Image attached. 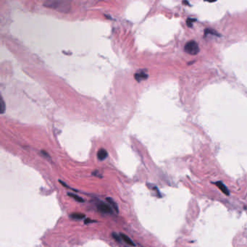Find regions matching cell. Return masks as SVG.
<instances>
[{
  "instance_id": "6",
  "label": "cell",
  "mask_w": 247,
  "mask_h": 247,
  "mask_svg": "<svg viewBox=\"0 0 247 247\" xmlns=\"http://www.w3.org/2000/svg\"><path fill=\"white\" fill-rule=\"evenodd\" d=\"M215 183V185L217 186L220 189L221 191H222V193H224L227 196H228L229 194H230V191L228 190L227 188H226L225 186L222 182H220L219 181V182H216V183Z\"/></svg>"
},
{
  "instance_id": "5",
  "label": "cell",
  "mask_w": 247,
  "mask_h": 247,
  "mask_svg": "<svg viewBox=\"0 0 247 247\" xmlns=\"http://www.w3.org/2000/svg\"><path fill=\"white\" fill-rule=\"evenodd\" d=\"M108 156V153H107V150L105 149H100L97 152V158L99 160L102 161V160H105Z\"/></svg>"
},
{
  "instance_id": "8",
  "label": "cell",
  "mask_w": 247,
  "mask_h": 247,
  "mask_svg": "<svg viewBox=\"0 0 247 247\" xmlns=\"http://www.w3.org/2000/svg\"><path fill=\"white\" fill-rule=\"evenodd\" d=\"M107 201L110 203V206H111V207L114 208L115 210H116V212H118V204H117V203L114 201L113 199H112V198H107Z\"/></svg>"
},
{
  "instance_id": "3",
  "label": "cell",
  "mask_w": 247,
  "mask_h": 247,
  "mask_svg": "<svg viewBox=\"0 0 247 247\" xmlns=\"http://www.w3.org/2000/svg\"><path fill=\"white\" fill-rule=\"evenodd\" d=\"M97 208L101 212L105 213V214H112V209L111 207H110L107 204H105L103 202H100L99 204H98Z\"/></svg>"
},
{
  "instance_id": "10",
  "label": "cell",
  "mask_w": 247,
  "mask_h": 247,
  "mask_svg": "<svg viewBox=\"0 0 247 247\" xmlns=\"http://www.w3.org/2000/svg\"><path fill=\"white\" fill-rule=\"evenodd\" d=\"M68 194L69 196H70V197H72L73 199H74L75 201H77L78 202H83V198H81V197L79 196L78 195L75 194H72V193H69V194Z\"/></svg>"
},
{
  "instance_id": "2",
  "label": "cell",
  "mask_w": 247,
  "mask_h": 247,
  "mask_svg": "<svg viewBox=\"0 0 247 247\" xmlns=\"http://www.w3.org/2000/svg\"><path fill=\"white\" fill-rule=\"evenodd\" d=\"M185 51L189 54L194 55L199 52V45L194 41H191L186 43L185 45Z\"/></svg>"
},
{
  "instance_id": "4",
  "label": "cell",
  "mask_w": 247,
  "mask_h": 247,
  "mask_svg": "<svg viewBox=\"0 0 247 247\" xmlns=\"http://www.w3.org/2000/svg\"><path fill=\"white\" fill-rule=\"evenodd\" d=\"M148 77V74L147 73L146 70H139L135 74V78L138 82H141L143 80L147 79Z\"/></svg>"
},
{
  "instance_id": "1",
  "label": "cell",
  "mask_w": 247,
  "mask_h": 247,
  "mask_svg": "<svg viewBox=\"0 0 247 247\" xmlns=\"http://www.w3.org/2000/svg\"><path fill=\"white\" fill-rule=\"evenodd\" d=\"M70 3L68 1H45L44 5L46 7L53 8V9H59L62 11L68 10L67 8L69 7Z\"/></svg>"
},
{
  "instance_id": "7",
  "label": "cell",
  "mask_w": 247,
  "mask_h": 247,
  "mask_svg": "<svg viewBox=\"0 0 247 247\" xmlns=\"http://www.w3.org/2000/svg\"><path fill=\"white\" fill-rule=\"evenodd\" d=\"M120 237H121L122 239L123 240V241L126 242V243H128V244L130 245V246H135V243H134V241H133V240H131V238L128 236V235H125L124 233H120Z\"/></svg>"
},
{
  "instance_id": "12",
  "label": "cell",
  "mask_w": 247,
  "mask_h": 247,
  "mask_svg": "<svg viewBox=\"0 0 247 247\" xmlns=\"http://www.w3.org/2000/svg\"><path fill=\"white\" fill-rule=\"evenodd\" d=\"M112 237H113L115 240H117V241H120V238H121L120 235L115 233H112Z\"/></svg>"
},
{
  "instance_id": "11",
  "label": "cell",
  "mask_w": 247,
  "mask_h": 247,
  "mask_svg": "<svg viewBox=\"0 0 247 247\" xmlns=\"http://www.w3.org/2000/svg\"><path fill=\"white\" fill-rule=\"evenodd\" d=\"M4 110H5V108H4V99L1 98V113L3 114L4 112Z\"/></svg>"
},
{
  "instance_id": "9",
  "label": "cell",
  "mask_w": 247,
  "mask_h": 247,
  "mask_svg": "<svg viewBox=\"0 0 247 247\" xmlns=\"http://www.w3.org/2000/svg\"><path fill=\"white\" fill-rule=\"evenodd\" d=\"M70 217H71L72 218H73V219L81 220L85 217V214H82V213L76 212V213H73V214H72L71 215H70Z\"/></svg>"
}]
</instances>
